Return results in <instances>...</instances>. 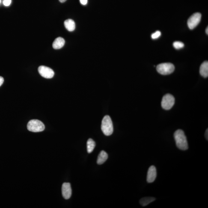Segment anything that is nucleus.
<instances>
[{"label": "nucleus", "mask_w": 208, "mask_h": 208, "mask_svg": "<svg viewBox=\"0 0 208 208\" xmlns=\"http://www.w3.org/2000/svg\"><path fill=\"white\" fill-rule=\"evenodd\" d=\"M108 158V155L105 151H102L98 156L97 161V164L102 165L106 162Z\"/></svg>", "instance_id": "f8f14e48"}, {"label": "nucleus", "mask_w": 208, "mask_h": 208, "mask_svg": "<svg viewBox=\"0 0 208 208\" xmlns=\"http://www.w3.org/2000/svg\"><path fill=\"white\" fill-rule=\"evenodd\" d=\"M65 44V40L61 37H58L55 39L52 44L54 49H58L63 47Z\"/></svg>", "instance_id": "9d476101"}, {"label": "nucleus", "mask_w": 208, "mask_h": 208, "mask_svg": "<svg viewBox=\"0 0 208 208\" xmlns=\"http://www.w3.org/2000/svg\"><path fill=\"white\" fill-rule=\"evenodd\" d=\"M64 25L66 29L70 32L74 31L76 28L74 21L71 19H67L65 21Z\"/></svg>", "instance_id": "ddd939ff"}, {"label": "nucleus", "mask_w": 208, "mask_h": 208, "mask_svg": "<svg viewBox=\"0 0 208 208\" xmlns=\"http://www.w3.org/2000/svg\"><path fill=\"white\" fill-rule=\"evenodd\" d=\"M174 137L178 148L182 150H187L188 148L187 141L183 130L179 129L175 131Z\"/></svg>", "instance_id": "f257e3e1"}, {"label": "nucleus", "mask_w": 208, "mask_h": 208, "mask_svg": "<svg viewBox=\"0 0 208 208\" xmlns=\"http://www.w3.org/2000/svg\"><path fill=\"white\" fill-rule=\"evenodd\" d=\"M173 46L175 49H179L183 48L184 46V44L181 42L175 41L173 43Z\"/></svg>", "instance_id": "dca6fc26"}, {"label": "nucleus", "mask_w": 208, "mask_h": 208, "mask_svg": "<svg viewBox=\"0 0 208 208\" xmlns=\"http://www.w3.org/2000/svg\"><path fill=\"white\" fill-rule=\"evenodd\" d=\"M1 0H0V3H1Z\"/></svg>", "instance_id": "b1692460"}, {"label": "nucleus", "mask_w": 208, "mask_h": 208, "mask_svg": "<svg viewBox=\"0 0 208 208\" xmlns=\"http://www.w3.org/2000/svg\"><path fill=\"white\" fill-rule=\"evenodd\" d=\"M161 34V33L160 31H156L152 34V39H153V40L158 39L160 37Z\"/></svg>", "instance_id": "f3484780"}, {"label": "nucleus", "mask_w": 208, "mask_h": 208, "mask_svg": "<svg viewBox=\"0 0 208 208\" xmlns=\"http://www.w3.org/2000/svg\"><path fill=\"white\" fill-rule=\"evenodd\" d=\"M175 102V99L173 95L170 94L164 96L161 102L163 108L165 110H169L172 107Z\"/></svg>", "instance_id": "39448f33"}, {"label": "nucleus", "mask_w": 208, "mask_h": 208, "mask_svg": "<svg viewBox=\"0 0 208 208\" xmlns=\"http://www.w3.org/2000/svg\"><path fill=\"white\" fill-rule=\"evenodd\" d=\"M157 175L156 167L152 165L149 168L148 171L147 180L149 183L153 182L155 180Z\"/></svg>", "instance_id": "1a4fd4ad"}, {"label": "nucleus", "mask_w": 208, "mask_h": 208, "mask_svg": "<svg viewBox=\"0 0 208 208\" xmlns=\"http://www.w3.org/2000/svg\"><path fill=\"white\" fill-rule=\"evenodd\" d=\"M28 130L33 132H41L44 130L45 126L43 122L37 120H32L27 125Z\"/></svg>", "instance_id": "7ed1b4c3"}, {"label": "nucleus", "mask_w": 208, "mask_h": 208, "mask_svg": "<svg viewBox=\"0 0 208 208\" xmlns=\"http://www.w3.org/2000/svg\"><path fill=\"white\" fill-rule=\"evenodd\" d=\"M60 2L61 3L64 2H66V0H59Z\"/></svg>", "instance_id": "4be33fe9"}, {"label": "nucleus", "mask_w": 208, "mask_h": 208, "mask_svg": "<svg viewBox=\"0 0 208 208\" xmlns=\"http://www.w3.org/2000/svg\"><path fill=\"white\" fill-rule=\"evenodd\" d=\"M155 200V198L153 197H144L140 200V203L143 206H146Z\"/></svg>", "instance_id": "4468645a"}, {"label": "nucleus", "mask_w": 208, "mask_h": 208, "mask_svg": "<svg viewBox=\"0 0 208 208\" xmlns=\"http://www.w3.org/2000/svg\"><path fill=\"white\" fill-rule=\"evenodd\" d=\"M206 34H207L208 35V27H207V28H206Z\"/></svg>", "instance_id": "5701e85b"}, {"label": "nucleus", "mask_w": 208, "mask_h": 208, "mask_svg": "<svg viewBox=\"0 0 208 208\" xmlns=\"http://www.w3.org/2000/svg\"><path fill=\"white\" fill-rule=\"evenodd\" d=\"M62 193L63 198L68 199L71 197L72 189L71 184L69 183H64L62 187Z\"/></svg>", "instance_id": "6e6552de"}, {"label": "nucleus", "mask_w": 208, "mask_h": 208, "mask_svg": "<svg viewBox=\"0 0 208 208\" xmlns=\"http://www.w3.org/2000/svg\"><path fill=\"white\" fill-rule=\"evenodd\" d=\"M200 73L202 76L206 78L208 76V62L205 61L202 63L200 68Z\"/></svg>", "instance_id": "9b49d317"}, {"label": "nucleus", "mask_w": 208, "mask_h": 208, "mask_svg": "<svg viewBox=\"0 0 208 208\" xmlns=\"http://www.w3.org/2000/svg\"><path fill=\"white\" fill-rule=\"evenodd\" d=\"M11 0H4L3 4L6 6H9L11 3Z\"/></svg>", "instance_id": "a211bd4d"}, {"label": "nucleus", "mask_w": 208, "mask_h": 208, "mask_svg": "<svg viewBox=\"0 0 208 208\" xmlns=\"http://www.w3.org/2000/svg\"><path fill=\"white\" fill-rule=\"evenodd\" d=\"M101 129L103 133L106 136H110L114 132L112 120L109 116L106 115L102 119Z\"/></svg>", "instance_id": "f03ea898"}, {"label": "nucleus", "mask_w": 208, "mask_h": 208, "mask_svg": "<svg viewBox=\"0 0 208 208\" xmlns=\"http://www.w3.org/2000/svg\"><path fill=\"white\" fill-rule=\"evenodd\" d=\"M208 129H206V133H205V137H206V140H208Z\"/></svg>", "instance_id": "412c9836"}, {"label": "nucleus", "mask_w": 208, "mask_h": 208, "mask_svg": "<svg viewBox=\"0 0 208 208\" xmlns=\"http://www.w3.org/2000/svg\"><path fill=\"white\" fill-rule=\"evenodd\" d=\"M175 66L171 63H163L158 65L156 70L158 73L162 75L170 74L174 71Z\"/></svg>", "instance_id": "20e7f679"}, {"label": "nucleus", "mask_w": 208, "mask_h": 208, "mask_svg": "<svg viewBox=\"0 0 208 208\" xmlns=\"http://www.w3.org/2000/svg\"><path fill=\"white\" fill-rule=\"evenodd\" d=\"M201 13H197L190 17L187 21L188 26L190 29H193L197 26L201 21Z\"/></svg>", "instance_id": "423d86ee"}, {"label": "nucleus", "mask_w": 208, "mask_h": 208, "mask_svg": "<svg viewBox=\"0 0 208 208\" xmlns=\"http://www.w3.org/2000/svg\"><path fill=\"white\" fill-rule=\"evenodd\" d=\"M80 2L82 5H86L88 3V0H80Z\"/></svg>", "instance_id": "6ab92c4d"}, {"label": "nucleus", "mask_w": 208, "mask_h": 208, "mask_svg": "<svg viewBox=\"0 0 208 208\" xmlns=\"http://www.w3.org/2000/svg\"><path fill=\"white\" fill-rule=\"evenodd\" d=\"M4 79L3 78L2 76H0V87L3 83Z\"/></svg>", "instance_id": "aec40b11"}, {"label": "nucleus", "mask_w": 208, "mask_h": 208, "mask_svg": "<svg viewBox=\"0 0 208 208\" xmlns=\"http://www.w3.org/2000/svg\"><path fill=\"white\" fill-rule=\"evenodd\" d=\"M95 146V141L91 138L89 139L87 142V152L89 153H91L93 151Z\"/></svg>", "instance_id": "2eb2a0df"}, {"label": "nucleus", "mask_w": 208, "mask_h": 208, "mask_svg": "<svg viewBox=\"0 0 208 208\" xmlns=\"http://www.w3.org/2000/svg\"><path fill=\"white\" fill-rule=\"evenodd\" d=\"M38 72L42 77L47 79H51L53 77L55 73L52 69L44 66H40L38 67Z\"/></svg>", "instance_id": "0eeeda50"}]
</instances>
